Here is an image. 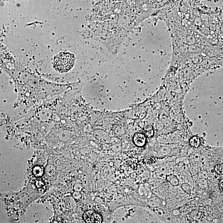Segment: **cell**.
Segmentation results:
<instances>
[{
    "mask_svg": "<svg viewBox=\"0 0 223 223\" xmlns=\"http://www.w3.org/2000/svg\"><path fill=\"white\" fill-rule=\"evenodd\" d=\"M75 62L73 55L69 53L62 52L55 57L54 67L59 72H66L72 68Z\"/></svg>",
    "mask_w": 223,
    "mask_h": 223,
    "instance_id": "1",
    "label": "cell"
},
{
    "mask_svg": "<svg viewBox=\"0 0 223 223\" xmlns=\"http://www.w3.org/2000/svg\"><path fill=\"white\" fill-rule=\"evenodd\" d=\"M83 218L86 223H101V216L96 211L89 210L84 212Z\"/></svg>",
    "mask_w": 223,
    "mask_h": 223,
    "instance_id": "2",
    "label": "cell"
},
{
    "mask_svg": "<svg viewBox=\"0 0 223 223\" xmlns=\"http://www.w3.org/2000/svg\"><path fill=\"white\" fill-rule=\"evenodd\" d=\"M146 137L142 133H137L134 136L133 142L137 146H144L146 142Z\"/></svg>",
    "mask_w": 223,
    "mask_h": 223,
    "instance_id": "3",
    "label": "cell"
},
{
    "mask_svg": "<svg viewBox=\"0 0 223 223\" xmlns=\"http://www.w3.org/2000/svg\"><path fill=\"white\" fill-rule=\"evenodd\" d=\"M44 168L43 166L36 165L33 169L32 173L36 177H42L44 173Z\"/></svg>",
    "mask_w": 223,
    "mask_h": 223,
    "instance_id": "4",
    "label": "cell"
},
{
    "mask_svg": "<svg viewBox=\"0 0 223 223\" xmlns=\"http://www.w3.org/2000/svg\"><path fill=\"white\" fill-rule=\"evenodd\" d=\"M190 144L191 146L193 147H198L199 146V144H200L199 138V137H196V136L192 137L190 139Z\"/></svg>",
    "mask_w": 223,
    "mask_h": 223,
    "instance_id": "5",
    "label": "cell"
},
{
    "mask_svg": "<svg viewBox=\"0 0 223 223\" xmlns=\"http://www.w3.org/2000/svg\"><path fill=\"white\" fill-rule=\"evenodd\" d=\"M144 132L145 137H152L154 134L153 129L151 126H146L144 129Z\"/></svg>",
    "mask_w": 223,
    "mask_h": 223,
    "instance_id": "6",
    "label": "cell"
},
{
    "mask_svg": "<svg viewBox=\"0 0 223 223\" xmlns=\"http://www.w3.org/2000/svg\"><path fill=\"white\" fill-rule=\"evenodd\" d=\"M35 184H36V187L38 188L40 192H43L46 191V188L45 185L43 181L40 180L36 181Z\"/></svg>",
    "mask_w": 223,
    "mask_h": 223,
    "instance_id": "7",
    "label": "cell"
},
{
    "mask_svg": "<svg viewBox=\"0 0 223 223\" xmlns=\"http://www.w3.org/2000/svg\"><path fill=\"white\" fill-rule=\"evenodd\" d=\"M215 170L217 173L220 175L223 174V165L219 164L216 166Z\"/></svg>",
    "mask_w": 223,
    "mask_h": 223,
    "instance_id": "8",
    "label": "cell"
},
{
    "mask_svg": "<svg viewBox=\"0 0 223 223\" xmlns=\"http://www.w3.org/2000/svg\"><path fill=\"white\" fill-rule=\"evenodd\" d=\"M219 185H220V188L221 189V191H223V178L221 179L219 182Z\"/></svg>",
    "mask_w": 223,
    "mask_h": 223,
    "instance_id": "9",
    "label": "cell"
}]
</instances>
